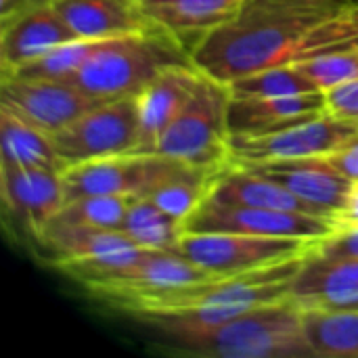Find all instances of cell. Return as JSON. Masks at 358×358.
I'll use <instances>...</instances> for the list:
<instances>
[{"label": "cell", "mask_w": 358, "mask_h": 358, "mask_svg": "<svg viewBox=\"0 0 358 358\" xmlns=\"http://www.w3.org/2000/svg\"><path fill=\"white\" fill-rule=\"evenodd\" d=\"M229 92L233 99H252V96H285L321 90L310 76H306L298 65H275L241 78L231 80Z\"/></svg>", "instance_id": "obj_25"}, {"label": "cell", "mask_w": 358, "mask_h": 358, "mask_svg": "<svg viewBox=\"0 0 358 358\" xmlns=\"http://www.w3.org/2000/svg\"><path fill=\"white\" fill-rule=\"evenodd\" d=\"M134 2L145 10V8H149V6H153V4H159V2H166V0H134Z\"/></svg>", "instance_id": "obj_34"}, {"label": "cell", "mask_w": 358, "mask_h": 358, "mask_svg": "<svg viewBox=\"0 0 358 358\" xmlns=\"http://www.w3.org/2000/svg\"><path fill=\"white\" fill-rule=\"evenodd\" d=\"M0 197L4 212L36 237L65 203L63 172L0 166Z\"/></svg>", "instance_id": "obj_12"}, {"label": "cell", "mask_w": 358, "mask_h": 358, "mask_svg": "<svg viewBox=\"0 0 358 358\" xmlns=\"http://www.w3.org/2000/svg\"><path fill=\"white\" fill-rule=\"evenodd\" d=\"M306 76L313 78V82L321 90H331L336 86L348 84L352 80H358V48L331 52L319 59H313L308 63L298 65Z\"/></svg>", "instance_id": "obj_28"}, {"label": "cell", "mask_w": 358, "mask_h": 358, "mask_svg": "<svg viewBox=\"0 0 358 358\" xmlns=\"http://www.w3.org/2000/svg\"><path fill=\"white\" fill-rule=\"evenodd\" d=\"M222 168H197V166H191V168L182 170L180 174L164 180L162 185H157L145 197H149L157 208H162L166 214H170L172 218H176V220H180L185 224V220L203 203L216 174Z\"/></svg>", "instance_id": "obj_23"}, {"label": "cell", "mask_w": 358, "mask_h": 358, "mask_svg": "<svg viewBox=\"0 0 358 358\" xmlns=\"http://www.w3.org/2000/svg\"><path fill=\"white\" fill-rule=\"evenodd\" d=\"M358 48V0H243L227 23L193 50L199 71L235 78Z\"/></svg>", "instance_id": "obj_1"}, {"label": "cell", "mask_w": 358, "mask_h": 358, "mask_svg": "<svg viewBox=\"0 0 358 358\" xmlns=\"http://www.w3.org/2000/svg\"><path fill=\"white\" fill-rule=\"evenodd\" d=\"M138 138L141 124L134 96L105 101L52 134L65 170L92 159L134 153Z\"/></svg>", "instance_id": "obj_6"}, {"label": "cell", "mask_w": 358, "mask_h": 358, "mask_svg": "<svg viewBox=\"0 0 358 358\" xmlns=\"http://www.w3.org/2000/svg\"><path fill=\"white\" fill-rule=\"evenodd\" d=\"M78 38L103 40L141 31L153 23L134 0H46Z\"/></svg>", "instance_id": "obj_19"}, {"label": "cell", "mask_w": 358, "mask_h": 358, "mask_svg": "<svg viewBox=\"0 0 358 358\" xmlns=\"http://www.w3.org/2000/svg\"><path fill=\"white\" fill-rule=\"evenodd\" d=\"M350 182H358V132L348 136L338 149L325 155Z\"/></svg>", "instance_id": "obj_31"}, {"label": "cell", "mask_w": 358, "mask_h": 358, "mask_svg": "<svg viewBox=\"0 0 358 358\" xmlns=\"http://www.w3.org/2000/svg\"><path fill=\"white\" fill-rule=\"evenodd\" d=\"M206 199L214 203H224V206H245V208L283 210V212L323 216L313 206H308L306 201L296 197L292 191H287L283 185L233 162H229L216 174Z\"/></svg>", "instance_id": "obj_17"}, {"label": "cell", "mask_w": 358, "mask_h": 358, "mask_svg": "<svg viewBox=\"0 0 358 358\" xmlns=\"http://www.w3.org/2000/svg\"><path fill=\"white\" fill-rule=\"evenodd\" d=\"M76 38L63 17L46 0H38L0 19V73H8Z\"/></svg>", "instance_id": "obj_13"}, {"label": "cell", "mask_w": 358, "mask_h": 358, "mask_svg": "<svg viewBox=\"0 0 358 358\" xmlns=\"http://www.w3.org/2000/svg\"><path fill=\"white\" fill-rule=\"evenodd\" d=\"M185 233H239L260 237H296L321 241L336 227L327 216L262 210L245 206H224L203 199V203L185 220Z\"/></svg>", "instance_id": "obj_8"}, {"label": "cell", "mask_w": 358, "mask_h": 358, "mask_svg": "<svg viewBox=\"0 0 358 358\" xmlns=\"http://www.w3.org/2000/svg\"><path fill=\"white\" fill-rule=\"evenodd\" d=\"M50 256L52 264L84 262L115 256L138 248L124 231L120 229H99L86 224H73L59 218H52L36 237H34Z\"/></svg>", "instance_id": "obj_18"}, {"label": "cell", "mask_w": 358, "mask_h": 358, "mask_svg": "<svg viewBox=\"0 0 358 358\" xmlns=\"http://www.w3.org/2000/svg\"><path fill=\"white\" fill-rule=\"evenodd\" d=\"M241 4L243 0H166L145 8V15L193 55L206 36L237 15Z\"/></svg>", "instance_id": "obj_20"}, {"label": "cell", "mask_w": 358, "mask_h": 358, "mask_svg": "<svg viewBox=\"0 0 358 358\" xmlns=\"http://www.w3.org/2000/svg\"><path fill=\"white\" fill-rule=\"evenodd\" d=\"M96 40L76 38L65 44L55 46L46 55L0 76H19V78H34V80H73L80 67L86 63L94 48Z\"/></svg>", "instance_id": "obj_26"}, {"label": "cell", "mask_w": 358, "mask_h": 358, "mask_svg": "<svg viewBox=\"0 0 358 358\" xmlns=\"http://www.w3.org/2000/svg\"><path fill=\"white\" fill-rule=\"evenodd\" d=\"M172 350L206 358H313L302 306L294 298L262 304L210 327L157 329Z\"/></svg>", "instance_id": "obj_2"}, {"label": "cell", "mask_w": 358, "mask_h": 358, "mask_svg": "<svg viewBox=\"0 0 358 358\" xmlns=\"http://www.w3.org/2000/svg\"><path fill=\"white\" fill-rule=\"evenodd\" d=\"M319 241L239 233H182L174 248L216 277L241 275L306 256Z\"/></svg>", "instance_id": "obj_5"}, {"label": "cell", "mask_w": 358, "mask_h": 358, "mask_svg": "<svg viewBox=\"0 0 358 358\" xmlns=\"http://www.w3.org/2000/svg\"><path fill=\"white\" fill-rule=\"evenodd\" d=\"M229 86L203 73L193 96L159 136L153 153L197 168H222L231 162Z\"/></svg>", "instance_id": "obj_4"}, {"label": "cell", "mask_w": 358, "mask_h": 358, "mask_svg": "<svg viewBox=\"0 0 358 358\" xmlns=\"http://www.w3.org/2000/svg\"><path fill=\"white\" fill-rule=\"evenodd\" d=\"M358 132L357 124L329 111L260 136H231V162H268L329 155L348 136Z\"/></svg>", "instance_id": "obj_10"}, {"label": "cell", "mask_w": 358, "mask_h": 358, "mask_svg": "<svg viewBox=\"0 0 358 358\" xmlns=\"http://www.w3.org/2000/svg\"><path fill=\"white\" fill-rule=\"evenodd\" d=\"M138 248L145 250H174L185 233L180 220L166 214L149 197H136L120 227Z\"/></svg>", "instance_id": "obj_24"}, {"label": "cell", "mask_w": 358, "mask_h": 358, "mask_svg": "<svg viewBox=\"0 0 358 358\" xmlns=\"http://www.w3.org/2000/svg\"><path fill=\"white\" fill-rule=\"evenodd\" d=\"M0 166L50 168L65 172L52 136L0 103Z\"/></svg>", "instance_id": "obj_21"}, {"label": "cell", "mask_w": 358, "mask_h": 358, "mask_svg": "<svg viewBox=\"0 0 358 358\" xmlns=\"http://www.w3.org/2000/svg\"><path fill=\"white\" fill-rule=\"evenodd\" d=\"M334 227L336 231L340 229H348V227H357L358 224V182H352L344 206L334 214Z\"/></svg>", "instance_id": "obj_32"}, {"label": "cell", "mask_w": 358, "mask_h": 358, "mask_svg": "<svg viewBox=\"0 0 358 358\" xmlns=\"http://www.w3.org/2000/svg\"><path fill=\"white\" fill-rule=\"evenodd\" d=\"M201 80L203 71L195 65H172L134 94L141 124L138 149L134 153H153L159 136L193 96Z\"/></svg>", "instance_id": "obj_14"}, {"label": "cell", "mask_w": 358, "mask_h": 358, "mask_svg": "<svg viewBox=\"0 0 358 358\" xmlns=\"http://www.w3.org/2000/svg\"><path fill=\"white\" fill-rule=\"evenodd\" d=\"M327 111V92H302L285 96H252L229 101V134L260 136L300 124Z\"/></svg>", "instance_id": "obj_15"}, {"label": "cell", "mask_w": 358, "mask_h": 358, "mask_svg": "<svg viewBox=\"0 0 358 358\" xmlns=\"http://www.w3.org/2000/svg\"><path fill=\"white\" fill-rule=\"evenodd\" d=\"M187 168L191 166L159 153H122L84 162L63 172L65 201L86 195L145 197Z\"/></svg>", "instance_id": "obj_7"}, {"label": "cell", "mask_w": 358, "mask_h": 358, "mask_svg": "<svg viewBox=\"0 0 358 358\" xmlns=\"http://www.w3.org/2000/svg\"><path fill=\"white\" fill-rule=\"evenodd\" d=\"M313 252L325 258H358V224L334 231L329 237L321 239Z\"/></svg>", "instance_id": "obj_29"}, {"label": "cell", "mask_w": 358, "mask_h": 358, "mask_svg": "<svg viewBox=\"0 0 358 358\" xmlns=\"http://www.w3.org/2000/svg\"><path fill=\"white\" fill-rule=\"evenodd\" d=\"M172 65H195L193 55L172 34L151 25L141 31L96 40L71 82L96 99L113 101L134 96Z\"/></svg>", "instance_id": "obj_3"}, {"label": "cell", "mask_w": 358, "mask_h": 358, "mask_svg": "<svg viewBox=\"0 0 358 358\" xmlns=\"http://www.w3.org/2000/svg\"><path fill=\"white\" fill-rule=\"evenodd\" d=\"M327 111L358 126V80L327 90Z\"/></svg>", "instance_id": "obj_30"}, {"label": "cell", "mask_w": 358, "mask_h": 358, "mask_svg": "<svg viewBox=\"0 0 358 358\" xmlns=\"http://www.w3.org/2000/svg\"><path fill=\"white\" fill-rule=\"evenodd\" d=\"M134 199L126 195H86L65 201L55 218L99 229H120Z\"/></svg>", "instance_id": "obj_27"}, {"label": "cell", "mask_w": 358, "mask_h": 358, "mask_svg": "<svg viewBox=\"0 0 358 358\" xmlns=\"http://www.w3.org/2000/svg\"><path fill=\"white\" fill-rule=\"evenodd\" d=\"M34 2H38V0H0V19L13 15V13L25 8V6H29Z\"/></svg>", "instance_id": "obj_33"}, {"label": "cell", "mask_w": 358, "mask_h": 358, "mask_svg": "<svg viewBox=\"0 0 358 358\" xmlns=\"http://www.w3.org/2000/svg\"><path fill=\"white\" fill-rule=\"evenodd\" d=\"M302 308H358V258L306 254L292 287Z\"/></svg>", "instance_id": "obj_16"}, {"label": "cell", "mask_w": 358, "mask_h": 358, "mask_svg": "<svg viewBox=\"0 0 358 358\" xmlns=\"http://www.w3.org/2000/svg\"><path fill=\"white\" fill-rule=\"evenodd\" d=\"M302 325L315 357L358 358V308H302Z\"/></svg>", "instance_id": "obj_22"}, {"label": "cell", "mask_w": 358, "mask_h": 358, "mask_svg": "<svg viewBox=\"0 0 358 358\" xmlns=\"http://www.w3.org/2000/svg\"><path fill=\"white\" fill-rule=\"evenodd\" d=\"M252 172H258L296 197L313 206L323 216L334 214L344 206L352 182L325 157H298V159H268V162H233Z\"/></svg>", "instance_id": "obj_11"}, {"label": "cell", "mask_w": 358, "mask_h": 358, "mask_svg": "<svg viewBox=\"0 0 358 358\" xmlns=\"http://www.w3.org/2000/svg\"><path fill=\"white\" fill-rule=\"evenodd\" d=\"M0 103L52 136L105 101L88 94L71 80L0 76Z\"/></svg>", "instance_id": "obj_9"}]
</instances>
